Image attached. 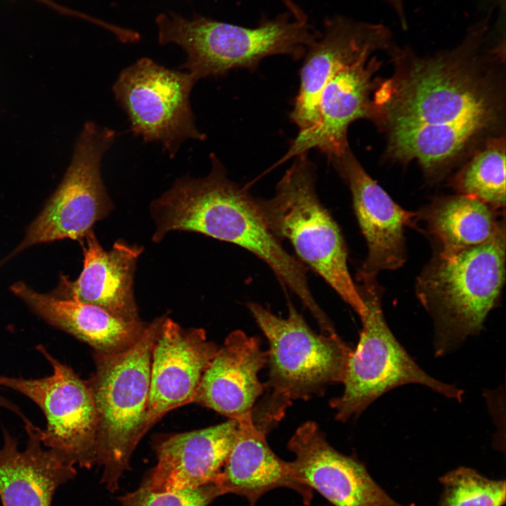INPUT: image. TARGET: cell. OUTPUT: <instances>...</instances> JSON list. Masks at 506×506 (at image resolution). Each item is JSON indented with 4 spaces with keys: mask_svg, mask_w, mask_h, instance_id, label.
<instances>
[{
    "mask_svg": "<svg viewBox=\"0 0 506 506\" xmlns=\"http://www.w3.org/2000/svg\"><path fill=\"white\" fill-rule=\"evenodd\" d=\"M488 27L476 24L459 46L435 56L397 52L396 72L374 93L373 119L386 131L388 153L416 161L432 181L500 136L501 89L481 51Z\"/></svg>",
    "mask_w": 506,
    "mask_h": 506,
    "instance_id": "6da1fadb",
    "label": "cell"
},
{
    "mask_svg": "<svg viewBox=\"0 0 506 506\" xmlns=\"http://www.w3.org/2000/svg\"><path fill=\"white\" fill-rule=\"evenodd\" d=\"M212 169L201 179L184 176L151 203L154 242L171 231H190L237 245L264 261L278 280L300 299L319 327L330 320L315 300L306 268L281 245L267 226L258 199L231 181L212 154Z\"/></svg>",
    "mask_w": 506,
    "mask_h": 506,
    "instance_id": "7a4b0ae2",
    "label": "cell"
},
{
    "mask_svg": "<svg viewBox=\"0 0 506 506\" xmlns=\"http://www.w3.org/2000/svg\"><path fill=\"white\" fill-rule=\"evenodd\" d=\"M247 306L269 345L267 394L252 417L269 431L292 400L320 396L328 385L342 383L353 349L339 337L313 332L291 303L286 318L254 302Z\"/></svg>",
    "mask_w": 506,
    "mask_h": 506,
    "instance_id": "3957f363",
    "label": "cell"
},
{
    "mask_svg": "<svg viewBox=\"0 0 506 506\" xmlns=\"http://www.w3.org/2000/svg\"><path fill=\"white\" fill-rule=\"evenodd\" d=\"M505 279V231L461 251L434 253L415 292L435 326L436 354L445 355L479 332Z\"/></svg>",
    "mask_w": 506,
    "mask_h": 506,
    "instance_id": "277c9868",
    "label": "cell"
},
{
    "mask_svg": "<svg viewBox=\"0 0 506 506\" xmlns=\"http://www.w3.org/2000/svg\"><path fill=\"white\" fill-rule=\"evenodd\" d=\"M164 316L148 323L139 339L125 351L93 353L96 370L87 383L98 419L96 463L103 467L102 483L112 493L143 437L152 352Z\"/></svg>",
    "mask_w": 506,
    "mask_h": 506,
    "instance_id": "5b68a950",
    "label": "cell"
},
{
    "mask_svg": "<svg viewBox=\"0 0 506 506\" xmlns=\"http://www.w3.org/2000/svg\"><path fill=\"white\" fill-rule=\"evenodd\" d=\"M295 157L274 196L258 199L262 216L274 235L288 240L299 258L361 317L365 305L348 268L341 231L316 194L314 165L307 153Z\"/></svg>",
    "mask_w": 506,
    "mask_h": 506,
    "instance_id": "8992f818",
    "label": "cell"
},
{
    "mask_svg": "<svg viewBox=\"0 0 506 506\" xmlns=\"http://www.w3.org/2000/svg\"><path fill=\"white\" fill-rule=\"evenodd\" d=\"M157 25L159 42L183 48L187 58L182 69L197 82L233 69L253 70L273 55L299 59L318 39L306 21H291L287 15L264 20L254 28L167 14L157 17Z\"/></svg>",
    "mask_w": 506,
    "mask_h": 506,
    "instance_id": "52a82bcc",
    "label": "cell"
},
{
    "mask_svg": "<svg viewBox=\"0 0 506 506\" xmlns=\"http://www.w3.org/2000/svg\"><path fill=\"white\" fill-rule=\"evenodd\" d=\"M358 271L356 287L365 305L358 344L349 358L341 396L330 406L335 419L346 422L359 416L386 392L401 385L419 384L443 396L461 401L462 390L426 373L396 339L382 306V287L376 278Z\"/></svg>",
    "mask_w": 506,
    "mask_h": 506,
    "instance_id": "ba28073f",
    "label": "cell"
},
{
    "mask_svg": "<svg viewBox=\"0 0 506 506\" xmlns=\"http://www.w3.org/2000/svg\"><path fill=\"white\" fill-rule=\"evenodd\" d=\"M115 137L111 129L90 121L84 124L60 184L0 266L37 244L63 239L82 242L93 225L107 216L113 204L103 184L101 164Z\"/></svg>",
    "mask_w": 506,
    "mask_h": 506,
    "instance_id": "9c48e42d",
    "label": "cell"
},
{
    "mask_svg": "<svg viewBox=\"0 0 506 506\" xmlns=\"http://www.w3.org/2000/svg\"><path fill=\"white\" fill-rule=\"evenodd\" d=\"M196 82L188 72L142 58L119 73L112 93L134 135L145 143H159L173 158L185 141L206 138L196 126L190 105Z\"/></svg>",
    "mask_w": 506,
    "mask_h": 506,
    "instance_id": "30bf717a",
    "label": "cell"
},
{
    "mask_svg": "<svg viewBox=\"0 0 506 506\" xmlns=\"http://www.w3.org/2000/svg\"><path fill=\"white\" fill-rule=\"evenodd\" d=\"M37 349L53 368L52 375L38 379L0 376V386L30 398L46 419L40 430L42 444L75 466L91 468L96 463L98 419L87 381L39 344Z\"/></svg>",
    "mask_w": 506,
    "mask_h": 506,
    "instance_id": "8fae6325",
    "label": "cell"
},
{
    "mask_svg": "<svg viewBox=\"0 0 506 506\" xmlns=\"http://www.w3.org/2000/svg\"><path fill=\"white\" fill-rule=\"evenodd\" d=\"M287 448L295 455L292 477L335 506H410L391 498L361 462L332 448L314 422L299 426Z\"/></svg>",
    "mask_w": 506,
    "mask_h": 506,
    "instance_id": "7c38bea8",
    "label": "cell"
},
{
    "mask_svg": "<svg viewBox=\"0 0 506 506\" xmlns=\"http://www.w3.org/2000/svg\"><path fill=\"white\" fill-rule=\"evenodd\" d=\"M218 349L204 329H184L164 316L152 352L143 436L166 413L193 403Z\"/></svg>",
    "mask_w": 506,
    "mask_h": 506,
    "instance_id": "4fadbf2b",
    "label": "cell"
},
{
    "mask_svg": "<svg viewBox=\"0 0 506 506\" xmlns=\"http://www.w3.org/2000/svg\"><path fill=\"white\" fill-rule=\"evenodd\" d=\"M375 53L344 66L328 82L320 95L316 123L298 131L279 163L311 149L330 160L349 149V125L358 119L373 118V95L379 84L375 74L381 63Z\"/></svg>",
    "mask_w": 506,
    "mask_h": 506,
    "instance_id": "5bb4252c",
    "label": "cell"
},
{
    "mask_svg": "<svg viewBox=\"0 0 506 506\" xmlns=\"http://www.w3.org/2000/svg\"><path fill=\"white\" fill-rule=\"evenodd\" d=\"M347 182L355 214L368 247L359 271L375 275L396 270L406 259L405 228L415 213L396 204L365 171L349 148L330 160Z\"/></svg>",
    "mask_w": 506,
    "mask_h": 506,
    "instance_id": "9a60e30c",
    "label": "cell"
},
{
    "mask_svg": "<svg viewBox=\"0 0 506 506\" xmlns=\"http://www.w3.org/2000/svg\"><path fill=\"white\" fill-rule=\"evenodd\" d=\"M325 33L305 53L300 85L290 118L299 131L312 126L318 118L322 91L344 66L362 56L388 45L389 33L382 25L335 18L325 23Z\"/></svg>",
    "mask_w": 506,
    "mask_h": 506,
    "instance_id": "2e32d148",
    "label": "cell"
},
{
    "mask_svg": "<svg viewBox=\"0 0 506 506\" xmlns=\"http://www.w3.org/2000/svg\"><path fill=\"white\" fill-rule=\"evenodd\" d=\"M267 363L259 338L242 330L231 332L205 370L193 403L238 422L252 416L266 390L259 372Z\"/></svg>",
    "mask_w": 506,
    "mask_h": 506,
    "instance_id": "e0dca14e",
    "label": "cell"
},
{
    "mask_svg": "<svg viewBox=\"0 0 506 506\" xmlns=\"http://www.w3.org/2000/svg\"><path fill=\"white\" fill-rule=\"evenodd\" d=\"M238 422L169 434L156 443L157 464L141 487L153 491L192 489L214 481L232 448Z\"/></svg>",
    "mask_w": 506,
    "mask_h": 506,
    "instance_id": "ac0fdd59",
    "label": "cell"
},
{
    "mask_svg": "<svg viewBox=\"0 0 506 506\" xmlns=\"http://www.w3.org/2000/svg\"><path fill=\"white\" fill-rule=\"evenodd\" d=\"M84 240L80 275L74 281L62 276L57 293L52 294L100 307L124 320H140L134 295V278L143 247L117 241L105 251L93 231Z\"/></svg>",
    "mask_w": 506,
    "mask_h": 506,
    "instance_id": "d6986e66",
    "label": "cell"
},
{
    "mask_svg": "<svg viewBox=\"0 0 506 506\" xmlns=\"http://www.w3.org/2000/svg\"><path fill=\"white\" fill-rule=\"evenodd\" d=\"M26 448L3 429L0 448V498L3 506H51L56 490L77 470L56 451L43 448L39 427L27 420Z\"/></svg>",
    "mask_w": 506,
    "mask_h": 506,
    "instance_id": "ffe728a7",
    "label": "cell"
},
{
    "mask_svg": "<svg viewBox=\"0 0 506 506\" xmlns=\"http://www.w3.org/2000/svg\"><path fill=\"white\" fill-rule=\"evenodd\" d=\"M11 290L45 322L87 344L96 353L125 351L148 325L140 320H124L92 304L39 293L21 281L13 283Z\"/></svg>",
    "mask_w": 506,
    "mask_h": 506,
    "instance_id": "44dd1931",
    "label": "cell"
},
{
    "mask_svg": "<svg viewBox=\"0 0 506 506\" xmlns=\"http://www.w3.org/2000/svg\"><path fill=\"white\" fill-rule=\"evenodd\" d=\"M266 434L254 424L252 416L238 421L233 445L215 481L223 495L245 497L250 506H254L268 491L280 487L294 490L309 502L311 490L292 477L289 462L273 453L267 443Z\"/></svg>",
    "mask_w": 506,
    "mask_h": 506,
    "instance_id": "7402d4cb",
    "label": "cell"
},
{
    "mask_svg": "<svg viewBox=\"0 0 506 506\" xmlns=\"http://www.w3.org/2000/svg\"><path fill=\"white\" fill-rule=\"evenodd\" d=\"M497 210L467 195L436 197L415 213L433 242L434 253L447 254L485 243L505 231Z\"/></svg>",
    "mask_w": 506,
    "mask_h": 506,
    "instance_id": "603a6c76",
    "label": "cell"
},
{
    "mask_svg": "<svg viewBox=\"0 0 506 506\" xmlns=\"http://www.w3.org/2000/svg\"><path fill=\"white\" fill-rule=\"evenodd\" d=\"M451 186L458 194L481 200L500 210L505 205V139L488 140L454 175Z\"/></svg>",
    "mask_w": 506,
    "mask_h": 506,
    "instance_id": "cb8c5ba5",
    "label": "cell"
},
{
    "mask_svg": "<svg viewBox=\"0 0 506 506\" xmlns=\"http://www.w3.org/2000/svg\"><path fill=\"white\" fill-rule=\"evenodd\" d=\"M443 486L440 506H502L505 481L492 480L468 467H459L439 479Z\"/></svg>",
    "mask_w": 506,
    "mask_h": 506,
    "instance_id": "d4e9b609",
    "label": "cell"
},
{
    "mask_svg": "<svg viewBox=\"0 0 506 506\" xmlns=\"http://www.w3.org/2000/svg\"><path fill=\"white\" fill-rule=\"evenodd\" d=\"M223 493L215 481L192 489L153 491L143 487L119 498L122 506H208Z\"/></svg>",
    "mask_w": 506,
    "mask_h": 506,
    "instance_id": "484cf974",
    "label": "cell"
},
{
    "mask_svg": "<svg viewBox=\"0 0 506 506\" xmlns=\"http://www.w3.org/2000/svg\"><path fill=\"white\" fill-rule=\"evenodd\" d=\"M0 407L6 408V409L9 410L10 411H12L13 413H15L22 420L23 422H25V420H27L28 419L22 413V411L18 407V406H16L15 404H14L13 403H12L11 401H10L9 400H8L6 398H5L4 396H3L1 394H0Z\"/></svg>",
    "mask_w": 506,
    "mask_h": 506,
    "instance_id": "4316f807",
    "label": "cell"
},
{
    "mask_svg": "<svg viewBox=\"0 0 506 506\" xmlns=\"http://www.w3.org/2000/svg\"><path fill=\"white\" fill-rule=\"evenodd\" d=\"M387 2L394 8L396 13H401L403 11V0H387Z\"/></svg>",
    "mask_w": 506,
    "mask_h": 506,
    "instance_id": "83f0119b",
    "label": "cell"
},
{
    "mask_svg": "<svg viewBox=\"0 0 506 506\" xmlns=\"http://www.w3.org/2000/svg\"><path fill=\"white\" fill-rule=\"evenodd\" d=\"M501 1L503 2V4H505V0H499V1L500 2V4H501Z\"/></svg>",
    "mask_w": 506,
    "mask_h": 506,
    "instance_id": "f1b7e54d",
    "label": "cell"
}]
</instances>
